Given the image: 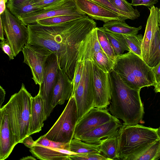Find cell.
<instances>
[{
	"label": "cell",
	"instance_id": "obj_1",
	"mask_svg": "<svg viewBox=\"0 0 160 160\" xmlns=\"http://www.w3.org/2000/svg\"><path fill=\"white\" fill-rule=\"evenodd\" d=\"M96 25L92 19L86 15L51 26L34 23L27 26L29 33L27 43L56 52L60 68L73 80L80 45Z\"/></svg>",
	"mask_w": 160,
	"mask_h": 160
},
{
	"label": "cell",
	"instance_id": "obj_2",
	"mask_svg": "<svg viewBox=\"0 0 160 160\" xmlns=\"http://www.w3.org/2000/svg\"><path fill=\"white\" fill-rule=\"evenodd\" d=\"M109 74L111 95L108 110L112 115L122 120L123 124H138L142 120L144 113L140 96L141 89L128 86L113 69Z\"/></svg>",
	"mask_w": 160,
	"mask_h": 160
},
{
	"label": "cell",
	"instance_id": "obj_3",
	"mask_svg": "<svg viewBox=\"0 0 160 160\" xmlns=\"http://www.w3.org/2000/svg\"><path fill=\"white\" fill-rule=\"evenodd\" d=\"M118 153L120 160H135L160 139L158 128L138 124H122L118 133Z\"/></svg>",
	"mask_w": 160,
	"mask_h": 160
},
{
	"label": "cell",
	"instance_id": "obj_4",
	"mask_svg": "<svg viewBox=\"0 0 160 160\" xmlns=\"http://www.w3.org/2000/svg\"><path fill=\"white\" fill-rule=\"evenodd\" d=\"M113 69L132 88L141 89L156 84L152 68L131 51L116 56Z\"/></svg>",
	"mask_w": 160,
	"mask_h": 160
},
{
	"label": "cell",
	"instance_id": "obj_5",
	"mask_svg": "<svg viewBox=\"0 0 160 160\" xmlns=\"http://www.w3.org/2000/svg\"><path fill=\"white\" fill-rule=\"evenodd\" d=\"M33 97L23 83L19 91L11 96L2 106L7 112L16 144L28 136Z\"/></svg>",
	"mask_w": 160,
	"mask_h": 160
},
{
	"label": "cell",
	"instance_id": "obj_6",
	"mask_svg": "<svg viewBox=\"0 0 160 160\" xmlns=\"http://www.w3.org/2000/svg\"><path fill=\"white\" fill-rule=\"evenodd\" d=\"M78 115L75 98L72 95L62 113L44 137L54 142L69 143L73 138Z\"/></svg>",
	"mask_w": 160,
	"mask_h": 160
},
{
	"label": "cell",
	"instance_id": "obj_7",
	"mask_svg": "<svg viewBox=\"0 0 160 160\" xmlns=\"http://www.w3.org/2000/svg\"><path fill=\"white\" fill-rule=\"evenodd\" d=\"M6 39L15 57L27 43L29 37L27 26L6 8L0 15Z\"/></svg>",
	"mask_w": 160,
	"mask_h": 160
},
{
	"label": "cell",
	"instance_id": "obj_8",
	"mask_svg": "<svg viewBox=\"0 0 160 160\" xmlns=\"http://www.w3.org/2000/svg\"><path fill=\"white\" fill-rule=\"evenodd\" d=\"M142 44V58L152 68L156 52L160 44V28L159 25V8L154 6L149 8Z\"/></svg>",
	"mask_w": 160,
	"mask_h": 160
},
{
	"label": "cell",
	"instance_id": "obj_9",
	"mask_svg": "<svg viewBox=\"0 0 160 160\" xmlns=\"http://www.w3.org/2000/svg\"><path fill=\"white\" fill-rule=\"evenodd\" d=\"M72 95L74 96L77 104L78 121L91 109L94 108L91 61H84L83 69L81 80Z\"/></svg>",
	"mask_w": 160,
	"mask_h": 160
},
{
	"label": "cell",
	"instance_id": "obj_10",
	"mask_svg": "<svg viewBox=\"0 0 160 160\" xmlns=\"http://www.w3.org/2000/svg\"><path fill=\"white\" fill-rule=\"evenodd\" d=\"M59 66L56 53L54 52L51 54L45 62L42 82L39 86L38 94L43 99L47 118L53 109L52 106L53 91L57 81L58 69Z\"/></svg>",
	"mask_w": 160,
	"mask_h": 160
},
{
	"label": "cell",
	"instance_id": "obj_11",
	"mask_svg": "<svg viewBox=\"0 0 160 160\" xmlns=\"http://www.w3.org/2000/svg\"><path fill=\"white\" fill-rule=\"evenodd\" d=\"M23 62L30 68L36 84L40 85L43 79L44 68L48 56L54 52L44 47L27 43L22 50Z\"/></svg>",
	"mask_w": 160,
	"mask_h": 160
},
{
	"label": "cell",
	"instance_id": "obj_12",
	"mask_svg": "<svg viewBox=\"0 0 160 160\" xmlns=\"http://www.w3.org/2000/svg\"><path fill=\"white\" fill-rule=\"evenodd\" d=\"M94 107L106 108L111 99V84L109 73L103 72L92 61Z\"/></svg>",
	"mask_w": 160,
	"mask_h": 160
},
{
	"label": "cell",
	"instance_id": "obj_13",
	"mask_svg": "<svg viewBox=\"0 0 160 160\" xmlns=\"http://www.w3.org/2000/svg\"><path fill=\"white\" fill-rule=\"evenodd\" d=\"M85 15L78 8L75 0H64L50 8L32 13L19 19L27 26L46 18L61 15Z\"/></svg>",
	"mask_w": 160,
	"mask_h": 160
},
{
	"label": "cell",
	"instance_id": "obj_14",
	"mask_svg": "<svg viewBox=\"0 0 160 160\" xmlns=\"http://www.w3.org/2000/svg\"><path fill=\"white\" fill-rule=\"evenodd\" d=\"M114 116L106 108H93L78 122L73 138H77L95 128L111 121Z\"/></svg>",
	"mask_w": 160,
	"mask_h": 160
},
{
	"label": "cell",
	"instance_id": "obj_15",
	"mask_svg": "<svg viewBox=\"0 0 160 160\" xmlns=\"http://www.w3.org/2000/svg\"><path fill=\"white\" fill-rule=\"evenodd\" d=\"M122 125L118 118L114 116L110 121L95 128L77 138L87 143L98 144L103 139L118 135Z\"/></svg>",
	"mask_w": 160,
	"mask_h": 160
},
{
	"label": "cell",
	"instance_id": "obj_16",
	"mask_svg": "<svg viewBox=\"0 0 160 160\" xmlns=\"http://www.w3.org/2000/svg\"><path fill=\"white\" fill-rule=\"evenodd\" d=\"M75 1L78 8L92 19L104 23L113 20H122L116 13L92 0H75Z\"/></svg>",
	"mask_w": 160,
	"mask_h": 160
},
{
	"label": "cell",
	"instance_id": "obj_17",
	"mask_svg": "<svg viewBox=\"0 0 160 160\" xmlns=\"http://www.w3.org/2000/svg\"><path fill=\"white\" fill-rule=\"evenodd\" d=\"M73 89L72 80L69 78L59 66L53 91L52 108L53 109L58 104H63L66 101L69 100L72 96Z\"/></svg>",
	"mask_w": 160,
	"mask_h": 160
},
{
	"label": "cell",
	"instance_id": "obj_18",
	"mask_svg": "<svg viewBox=\"0 0 160 160\" xmlns=\"http://www.w3.org/2000/svg\"><path fill=\"white\" fill-rule=\"evenodd\" d=\"M0 160L8 158L17 145L10 125L7 113L4 108L0 109Z\"/></svg>",
	"mask_w": 160,
	"mask_h": 160
},
{
	"label": "cell",
	"instance_id": "obj_19",
	"mask_svg": "<svg viewBox=\"0 0 160 160\" xmlns=\"http://www.w3.org/2000/svg\"><path fill=\"white\" fill-rule=\"evenodd\" d=\"M43 99L38 93L33 97L31 105V114L28 136L39 132L44 126L47 119Z\"/></svg>",
	"mask_w": 160,
	"mask_h": 160
},
{
	"label": "cell",
	"instance_id": "obj_20",
	"mask_svg": "<svg viewBox=\"0 0 160 160\" xmlns=\"http://www.w3.org/2000/svg\"><path fill=\"white\" fill-rule=\"evenodd\" d=\"M29 151L37 158L43 160H69V156L72 154L67 149L44 146L36 142Z\"/></svg>",
	"mask_w": 160,
	"mask_h": 160
},
{
	"label": "cell",
	"instance_id": "obj_21",
	"mask_svg": "<svg viewBox=\"0 0 160 160\" xmlns=\"http://www.w3.org/2000/svg\"><path fill=\"white\" fill-rule=\"evenodd\" d=\"M102 50L95 28L81 43L78 50L77 60L91 61L94 55Z\"/></svg>",
	"mask_w": 160,
	"mask_h": 160
},
{
	"label": "cell",
	"instance_id": "obj_22",
	"mask_svg": "<svg viewBox=\"0 0 160 160\" xmlns=\"http://www.w3.org/2000/svg\"><path fill=\"white\" fill-rule=\"evenodd\" d=\"M6 7L13 14L19 18L40 11L35 6L34 0H8Z\"/></svg>",
	"mask_w": 160,
	"mask_h": 160
},
{
	"label": "cell",
	"instance_id": "obj_23",
	"mask_svg": "<svg viewBox=\"0 0 160 160\" xmlns=\"http://www.w3.org/2000/svg\"><path fill=\"white\" fill-rule=\"evenodd\" d=\"M103 27L113 32L125 35H136L142 26L138 28L129 26L125 22L119 19L113 20L104 23Z\"/></svg>",
	"mask_w": 160,
	"mask_h": 160
},
{
	"label": "cell",
	"instance_id": "obj_24",
	"mask_svg": "<svg viewBox=\"0 0 160 160\" xmlns=\"http://www.w3.org/2000/svg\"><path fill=\"white\" fill-rule=\"evenodd\" d=\"M118 135L103 139L98 144L101 154L109 160H120L118 153Z\"/></svg>",
	"mask_w": 160,
	"mask_h": 160
},
{
	"label": "cell",
	"instance_id": "obj_25",
	"mask_svg": "<svg viewBox=\"0 0 160 160\" xmlns=\"http://www.w3.org/2000/svg\"><path fill=\"white\" fill-rule=\"evenodd\" d=\"M66 149L77 154L89 153L101 154L98 144L87 143L75 138H73L67 143Z\"/></svg>",
	"mask_w": 160,
	"mask_h": 160
},
{
	"label": "cell",
	"instance_id": "obj_26",
	"mask_svg": "<svg viewBox=\"0 0 160 160\" xmlns=\"http://www.w3.org/2000/svg\"><path fill=\"white\" fill-rule=\"evenodd\" d=\"M99 28L106 35L116 56L123 54L125 51H131L123 34L113 32L103 27Z\"/></svg>",
	"mask_w": 160,
	"mask_h": 160
},
{
	"label": "cell",
	"instance_id": "obj_27",
	"mask_svg": "<svg viewBox=\"0 0 160 160\" xmlns=\"http://www.w3.org/2000/svg\"><path fill=\"white\" fill-rule=\"evenodd\" d=\"M121 14L128 19L134 20L140 16V13L136 8L126 0H108Z\"/></svg>",
	"mask_w": 160,
	"mask_h": 160
},
{
	"label": "cell",
	"instance_id": "obj_28",
	"mask_svg": "<svg viewBox=\"0 0 160 160\" xmlns=\"http://www.w3.org/2000/svg\"><path fill=\"white\" fill-rule=\"evenodd\" d=\"M91 61L106 72L109 73L113 69L114 65V61L109 58L102 50L95 53Z\"/></svg>",
	"mask_w": 160,
	"mask_h": 160
},
{
	"label": "cell",
	"instance_id": "obj_29",
	"mask_svg": "<svg viewBox=\"0 0 160 160\" xmlns=\"http://www.w3.org/2000/svg\"><path fill=\"white\" fill-rule=\"evenodd\" d=\"M123 35L131 51L142 58V48L143 36L142 34Z\"/></svg>",
	"mask_w": 160,
	"mask_h": 160
},
{
	"label": "cell",
	"instance_id": "obj_30",
	"mask_svg": "<svg viewBox=\"0 0 160 160\" xmlns=\"http://www.w3.org/2000/svg\"><path fill=\"white\" fill-rule=\"evenodd\" d=\"M96 28L98 40L102 50L109 58L114 61L117 56L106 35L99 28Z\"/></svg>",
	"mask_w": 160,
	"mask_h": 160
},
{
	"label": "cell",
	"instance_id": "obj_31",
	"mask_svg": "<svg viewBox=\"0 0 160 160\" xmlns=\"http://www.w3.org/2000/svg\"><path fill=\"white\" fill-rule=\"evenodd\" d=\"M83 16L84 15L58 16L39 20L36 22L42 25L51 26L78 19Z\"/></svg>",
	"mask_w": 160,
	"mask_h": 160
},
{
	"label": "cell",
	"instance_id": "obj_32",
	"mask_svg": "<svg viewBox=\"0 0 160 160\" xmlns=\"http://www.w3.org/2000/svg\"><path fill=\"white\" fill-rule=\"evenodd\" d=\"M160 158V139L157 141L135 160H155Z\"/></svg>",
	"mask_w": 160,
	"mask_h": 160
},
{
	"label": "cell",
	"instance_id": "obj_33",
	"mask_svg": "<svg viewBox=\"0 0 160 160\" xmlns=\"http://www.w3.org/2000/svg\"><path fill=\"white\" fill-rule=\"evenodd\" d=\"M69 160H109L101 154L89 153L77 154L69 156Z\"/></svg>",
	"mask_w": 160,
	"mask_h": 160
},
{
	"label": "cell",
	"instance_id": "obj_34",
	"mask_svg": "<svg viewBox=\"0 0 160 160\" xmlns=\"http://www.w3.org/2000/svg\"><path fill=\"white\" fill-rule=\"evenodd\" d=\"M84 61L77 60L73 79V94L76 90L81 80L83 69Z\"/></svg>",
	"mask_w": 160,
	"mask_h": 160
},
{
	"label": "cell",
	"instance_id": "obj_35",
	"mask_svg": "<svg viewBox=\"0 0 160 160\" xmlns=\"http://www.w3.org/2000/svg\"><path fill=\"white\" fill-rule=\"evenodd\" d=\"M35 141L36 143L44 146L66 149L67 143L57 142L50 140L46 138L44 135L40 136Z\"/></svg>",
	"mask_w": 160,
	"mask_h": 160
},
{
	"label": "cell",
	"instance_id": "obj_36",
	"mask_svg": "<svg viewBox=\"0 0 160 160\" xmlns=\"http://www.w3.org/2000/svg\"><path fill=\"white\" fill-rule=\"evenodd\" d=\"M36 7L40 11L48 9L56 6L64 0H34Z\"/></svg>",
	"mask_w": 160,
	"mask_h": 160
},
{
	"label": "cell",
	"instance_id": "obj_37",
	"mask_svg": "<svg viewBox=\"0 0 160 160\" xmlns=\"http://www.w3.org/2000/svg\"><path fill=\"white\" fill-rule=\"evenodd\" d=\"M92 0L99 3L116 13L119 16L122 21H125V20L127 19L124 17L119 11L116 9L108 0Z\"/></svg>",
	"mask_w": 160,
	"mask_h": 160
},
{
	"label": "cell",
	"instance_id": "obj_38",
	"mask_svg": "<svg viewBox=\"0 0 160 160\" xmlns=\"http://www.w3.org/2000/svg\"><path fill=\"white\" fill-rule=\"evenodd\" d=\"M0 47L2 51L8 56L10 60L13 59L14 56L11 48L6 39L1 40Z\"/></svg>",
	"mask_w": 160,
	"mask_h": 160
},
{
	"label": "cell",
	"instance_id": "obj_39",
	"mask_svg": "<svg viewBox=\"0 0 160 160\" xmlns=\"http://www.w3.org/2000/svg\"><path fill=\"white\" fill-rule=\"evenodd\" d=\"M158 2V0H131V4L133 6L143 5L151 7Z\"/></svg>",
	"mask_w": 160,
	"mask_h": 160
},
{
	"label": "cell",
	"instance_id": "obj_40",
	"mask_svg": "<svg viewBox=\"0 0 160 160\" xmlns=\"http://www.w3.org/2000/svg\"><path fill=\"white\" fill-rule=\"evenodd\" d=\"M156 84L160 82V62L152 68Z\"/></svg>",
	"mask_w": 160,
	"mask_h": 160
},
{
	"label": "cell",
	"instance_id": "obj_41",
	"mask_svg": "<svg viewBox=\"0 0 160 160\" xmlns=\"http://www.w3.org/2000/svg\"><path fill=\"white\" fill-rule=\"evenodd\" d=\"M22 143L26 147L30 148L35 145V141L33 140L30 136H29L23 139Z\"/></svg>",
	"mask_w": 160,
	"mask_h": 160
},
{
	"label": "cell",
	"instance_id": "obj_42",
	"mask_svg": "<svg viewBox=\"0 0 160 160\" xmlns=\"http://www.w3.org/2000/svg\"><path fill=\"white\" fill-rule=\"evenodd\" d=\"M6 92L5 90L1 86H0V109L2 108V105L5 99Z\"/></svg>",
	"mask_w": 160,
	"mask_h": 160
},
{
	"label": "cell",
	"instance_id": "obj_43",
	"mask_svg": "<svg viewBox=\"0 0 160 160\" xmlns=\"http://www.w3.org/2000/svg\"><path fill=\"white\" fill-rule=\"evenodd\" d=\"M6 0H0V15L2 13L6 8Z\"/></svg>",
	"mask_w": 160,
	"mask_h": 160
},
{
	"label": "cell",
	"instance_id": "obj_44",
	"mask_svg": "<svg viewBox=\"0 0 160 160\" xmlns=\"http://www.w3.org/2000/svg\"><path fill=\"white\" fill-rule=\"evenodd\" d=\"M4 31L1 21L0 22V39L1 40H4Z\"/></svg>",
	"mask_w": 160,
	"mask_h": 160
},
{
	"label": "cell",
	"instance_id": "obj_45",
	"mask_svg": "<svg viewBox=\"0 0 160 160\" xmlns=\"http://www.w3.org/2000/svg\"><path fill=\"white\" fill-rule=\"evenodd\" d=\"M154 90L155 92L160 93V82L156 84L154 86Z\"/></svg>",
	"mask_w": 160,
	"mask_h": 160
},
{
	"label": "cell",
	"instance_id": "obj_46",
	"mask_svg": "<svg viewBox=\"0 0 160 160\" xmlns=\"http://www.w3.org/2000/svg\"><path fill=\"white\" fill-rule=\"evenodd\" d=\"M36 159L35 158L32 157L31 156H28L25 157H23L22 158L20 159L22 160H36Z\"/></svg>",
	"mask_w": 160,
	"mask_h": 160
},
{
	"label": "cell",
	"instance_id": "obj_47",
	"mask_svg": "<svg viewBox=\"0 0 160 160\" xmlns=\"http://www.w3.org/2000/svg\"><path fill=\"white\" fill-rule=\"evenodd\" d=\"M159 28H160V18L159 17Z\"/></svg>",
	"mask_w": 160,
	"mask_h": 160
},
{
	"label": "cell",
	"instance_id": "obj_48",
	"mask_svg": "<svg viewBox=\"0 0 160 160\" xmlns=\"http://www.w3.org/2000/svg\"><path fill=\"white\" fill-rule=\"evenodd\" d=\"M158 128L159 132V133L160 134V127H159V128Z\"/></svg>",
	"mask_w": 160,
	"mask_h": 160
},
{
	"label": "cell",
	"instance_id": "obj_49",
	"mask_svg": "<svg viewBox=\"0 0 160 160\" xmlns=\"http://www.w3.org/2000/svg\"><path fill=\"white\" fill-rule=\"evenodd\" d=\"M159 17L160 18V8H159Z\"/></svg>",
	"mask_w": 160,
	"mask_h": 160
}]
</instances>
